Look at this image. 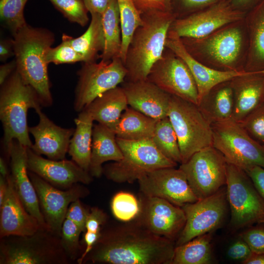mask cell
Instances as JSON below:
<instances>
[{
    "label": "cell",
    "mask_w": 264,
    "mask_h": 264,
    "mask_svg": "<svg viewBox=\"0 0 264 264\" xmlns=\"http://www.w3.org/2000/svg\"><path fill=\"white\" fill-rule=\"evenodd\" d=\"M240 30L232 28L213 35L205 42L207 53L218 63L227 66L233 63L240 52L242 38Z\"/></svg>",
    "instance_id": "31"
},
{
    "label": "cell",
    "mask_w": 264,
    "mask_h": 264,
    "mask_svg": "<svg viewBox=\"0 0 264 264\" xmlns=\"http://www.w3.org/2000/svg\"><path fill=\"white\" fill-rule=\"evenodd\" d=\"M14 56L12 39H2L0 42V61L4 62L9 58Z\"/></svg>",
    "instance_id": "52"
},
{
    "label": "cell",
    "mask_w": 264,
    "mask_h": 264,
    "mask_svg": "<svg viewBox=\"0 0 264 264\" xmlns=\"http://www.w3.org/2000/svg\"><path fill=\"white\" fill-rule=\"evenodd\" d=\"M147 80L171 95L198 104V89L190 70L166 47L162 57L152 66Z\"/></svg>",
    "instance_id": "13"
},
{
    "label": "cell",
    "mask_w": 264,
    "mask_h": 264,
    "mask_svg": "<svg viewBox=\"0 0 264 264\" xmlns=\"http://www.w3.org/2000/svg\"><path fill=\"white\" fill-rule=\"evenodd\" d=\"M152 140L164 156L177 164L182 163L177 137L168 117L157 120Z\"/></svg>",
    "instance_id": "35"
},
{
    "label": "cell",
    "mask_w": 264,
    "mask_h": 264,
    "mask_svg": "<svg viewBox=\"0 0 264 264\" xmlns=\"http://www.w3.org/2000/svg\"><path fill=\"white\" fill-rule=\"evenodd\" d=\"M100 234L101 232L96 233L88 231H85L84 242L86 244V248L81 257L77 260V262L78 264H82L83 263L84 258L91 250L98 240Z\"/></svg>",
    "instance_id": "50"
},
{
    "label": "cell",
    "mask_w": 264,
    "mask_h": 264,
    "mask_svg": "<svg viewBox=\"0 0 264 264\" xmlns=\"http://www.w3.org/2000/svg\"><path fill=\"white\" fill-rule=\"evenodd\" d=\"M107 215L102 209L97 207H91L87 218L86 231L100 232L102 227L107 222Z\"/></svg>",
    "instance_id": "48"
},
{
    "label": "cell",
    "mask_w": 264,
    "mask_h": 264,
    "mask_svg": "<svg viewBox=\"0 0 264 264\" xmlns=\"http://www.w3.org/2000/svg\"><path fill=\"white\" fill-rule=\"evenodd\" d=\"M6 178L7 190L0 206V238L30 235L44 228L25 208L16 192L10 174Z\"/></svg>",
    "instance_id": "21"
},
{
    "label": "cell",
    "mask_w": 264,
    "mask_h": 264,
    "mask_svg": "<svg viewBox=\"0 0 264 264\" xmlns=\"http://www.w3.org/2000/svg\"><path fill=\"white\" fill-rule=\"evenodd\" d=\"M240 123L251 137L264 147V102Z\"/></svg>",
    "instance_id": "42"
},
{
    "label": "cell",
    "mask_w": 264,
    "mask_h": 264,
    "mask_svg": "<svg viewBox=\"0 0 264 264\" xmlns=\"http://www.w3.org/2000/svg\"><path fill=\"white\" fill-rule=\"evenodd\" d=\"M60 237L41 228L26 236L0 238V264H68Z\"/></svg>",
    "instance_id": "5"
},
{
    "label": "cell",
    "mask_w": 264,
    "mask_h": 264,
    "mask_svg": "<svg viewBox=\"0 0 264 264\" xmlns=\"http://www.w3.org/2000/svg\"><path fill=\"white\" fill-rule=\"evenodd\" d=\"M15 59L0 66V85H2L16 69Z\"/></svg>",
    "instance_id": "53"
},
{
    "label": "cell",
    "mask_w": 264,
    "mask_h": 264,
    "mask_svg": "<svg viewBox=\"0 0 264 264\" xmlns=\"http://www.w3.org/2000/svg\"><path fill=\"white\" fill-rule=\"evenodd\" d=\"M264 200V168L253 166L244 170Z\"/></svg>",
    "instance_id": "49"
},
{
    "label": "cell",
    "mask_w": 264,
    "mask_h": 264,
    "mask_svg": "<svg viewBox=\"0 0 264 264\" xmlns=\"http://www.w3.org/2000/svg\"><path fill=\"white\" fill-rule=\"evenodd\" d=\"M128 106L122 88L117 86L98 96L84 110L89 113L94 121L114 131Z\"/></svg>",
    "instance_id": "26"
},
{
    "label": "cell",
    "mask_w": 264,
    "mask_h": 264,
    "mask_svg": "<svg viewBox=\"0 0 264 264\" xmlns=\"http://www.w3.org/2000/svg\"><path fill=\"white\" fill-rule=\"evenodd\" d=\"M82 232L74 222L66 218L62 225L60 239L63 248L71 262H77L82 254L80 242Z\"/></svg>",
    "instance_id": "39"
},
{
    "label": "cell",
    "mask_w": 264,
    "mask_h": 264,
    "mask_svg": "<svg viewBox=\"0 0 264 264\" xmlns=\"http://www.w3.org/2000/svg\"><path fill=\"white\" fill-rule=\"evenodd\" d=\"M77 75L74 108L80 112L98 96L123 83L127 70L122 60L117 58L83 63Z\"/></svg>",
    "instance_id": "10"
},
{
    "label": "cell",
    "mask_w": 264,
    "mask_h": 264,
    "mask_svg": "<svg viewBox=\"0 0 264 264\" xmlns=\"http://www.w3.org/2000/svg\"><path fill=\"white\" fill-rule=\"evenodd\" d=\"M42 107L35 90L23 81L16 69L1 85L0 119L4 132L2 145L9 159L13 140H17L25 147H32L27 122V112L30 109L37 111Z\"/></svg>",
    "instance_id": "4"
},
{
    "label": "cell",
    "mask_w": 264,
    "mask_h": 264,
    "mask_svg": "<svg viewBox=\"0 0 264 264\" xmlns=\"http://www.w3.org/2000/svg\"><path fill=\"white\" fill-rule=\"evenodd\" d=\"M35 189L41 212L50 231L60 237L63 222L69 205L88 196V189L76 183L67 189L57 188L33 172L28 171Z\"/></svg>",
    "instance_id": "14"
},
{
    "label": "cell",
    "mask_w": 264,
    "mask_h": 264,
    "mask_svg": "<svg viewBox=\"0 0 264 264\" xmlns=\"http://www.w3.org/2000/svg\"><path fill=\"white\" fill-rule=\"evenodd\" d=\"M11 176L18 196L27 211L41 226L48 229L41 212L35 189L28 175L27 147L17 140L12 142L9 152Z\"/></svg>",
    "instance_id": "22"
},
{
    "label": "cell",
    "mask_w": 264,
    "mask_h": 264,
    "mask_svg": "<svg viewBox=\"0 0 264 264\" xmlns=\"http://www.w3.org/2000/svg\"><path fill=\"white\" fill-rule=\"evenodd\" d=\"M70 22L86 26L89 22L88 11L82 0H49Z\"/></svg>",
    "instance_id": "40"
},
{
    "label": "cell",
    "mask_w": 264,
    "mask_h": 264,
    "mask_svg": "<svg viewBox=\"0 0 264 264\" xmlns=\"http://www.w3.org/2000/svg\"><path fill=\"white\" fill-rule=\"evenodd\" d=\"M225 186L231 231L264 223V200L243 169L227 162Z\"/></svg>",
    "instance_id": "7"
},
{
    "label": "cell",
    "mask_w": 264,
    "mask_h": 264,
    "mask_svg": "<svg viewBox=\"0 0 264 264\" xmlns=\"http://www.w3.org/2000/svg\"><path fill=\"white\" fill-rule=\"evenodd\" d=\"M239 237L246 243L253 253H264V223L245 228Z\"/></svg>",
    "instance_id": "43"
},
{
    "label": "cell",
    "mask_w": 264,
    "mask_h": 264,
    "mask_svg": "<svg viewBox=\"0 0 264 264\" xmlns=\"http://www.w3.org/2000/svg\"><path fill=\"white\" fill-rule=\"evenodd\" d=\"M233 91L232 118L240 123L264 100V71H250L230 81Z\"/></svg>",
    "instance_id": "24"
},
{
    "label": "cell",
    "mask_w": 264,
    "mask_h": 264,
    "mask_svg": "<svg viewBox=\"0 0 264 264\" xmlns=\"http://www.w3.org/2000/svg\"><path fill=\"white\" fill-rule=\"evenodd\" d=\"M36 112L39 116V123L28 128L29 132L35 139L31 149L36 154L44 155L50 159H65L75 129L57 125L41 110Z\"/></svg>",
    "instance_id": "20"
},
{
    "label": "cell",
    "mask_w": 264,
    "mask_h": 264,
    "mask_svg": "<svg viewBox=\"0 0 264 264\" xmlns=\"http://www.w3.org/2000/svg\"><path fill=\"white\" fill-rule=\"evenodd\" d=\"M116 140L122 159L103 167V174L112 181L132 183L150 172L177 165L159 151L152 139L128 140L116 137Z\"/></svg>",
    "instance_id": "6"
},
{
    "label": "cell",
    "mask_w": 264,
    "mask_h": 264,
    "mask_svg": "<svg viewBox=\"0 0 264 264\" xmlns=\"http://www.w3.org/2000/svg\"><path fill=\"white\" fill-rule=\"evenodd\" d=\"M140 211L134 219L152 233L176 242L186 223L181 207L164 199L141 194Z\"/></svg>",
    "instance_id": "16"
},
{
    "label": "cell",
    "mask_w": 264,
    "mask_h": 264,
    "mask_svg": "<svg viewBox=\"0 0 264 264\" xmlns=\"http://www.w3.org/2000/svg\"><path fill=\"white\" fill-rule=\"evenodd\" d=\"M123 158L114 132L98 123L93 125L89 173L92 177L103 174V164L108 161H118Z\"/></svg>",
    "instance_id": "25"
},
{
    "label": "cell",
    "mask_w": 264,
    "mask_h": 264,
    "mask_svg": "<svg viewBox=\"0 0 264 264\" xmlns=\"http://www.w3.org/2000/svg\"><path fill=\"white\" fill-rule=\"evenodd\" d=\"M78 199L69 205L66 218L74 222L82 231H86V223L89 210L85 208Z\"/></svg>",
    "instance_id": "45"
},
{
    "label": "cell",
    "mask_w": 264,
    "mask_h": 264,
    "mask_svg": "<svg viewBox=\"0 0 264 264\" xmlns=\"http://www.w3.org/2000/svg\"><path fill=\"white\" fill-rule=\"evenodd\" d=\"M133 1L141 15L152 11L171 12V0H133Z\"/></svg>",
    "instance_id": "47"
},
{
    "label": "cell",
    "mask_w": 264,
    "mask_h": 264,
    "mask_svg": "<svg viewBox=\"0 0 264 264\" xmlns=\"http://www.w3.org/2000/svg\"><path fill=\"white\" fill-rule=\"evenodd\" d=\"M0 176L5 178L10 175L6 161L2 157L0 158Z\"/></svg>",
    "instance_id": "57"
},
{
    "label": "cell",
    "mask_w": 264,
    "mask_h": 264,
    "mask_svg": "<svg viewBox=\"0 0 264 264\" xmlns=\"http://www.w3.org/2000/svg\"><path fill=\"white\" fill-rule=\"evenodd\" d=\"M157 120L128 107L122 114L114 132L116 137L125 140L152 139Z\"/></svg>",
    "instance_id": "30"
},
{
    "label": "cell",
    "mask_w": 264,
    "mask_h": 264,
    "mask_svg": "<svg viewBox=\"0 0 264 264\" xmlns=\"http://www.w3.org/2000/svg\"><path fill=\"white\" fill-rule=\"evenodd\" d=\"M243 264H264V253L254 254L245 261Z\"/></svg>",
    "instance_id": "55"
},
{
    "label": "cell",
    "mask_w": 264,
    "mask_h": 264,
    "mask_svg": "<svg viewBox=\"0 0 264 264\" xmlns=\"http://www.w3.org/2000/svg\"><path fill=\"white\" fill-rule=\"evenodd\" d=\"M137 181L141 194L146 197L161 198L181 207L198 200L185 173L179 168L158 169L146 174Z\"/></svg>",
    "instance_id": "15"
},
{
    "label": "cell",
    "mask_w": 264,
    "mask_h": 264,
    "mask_svg": "<svg viewBox=\"0 0 264 264\" xmlns=\"http://www.w3.org/2000/svg\"><path fill=\"white\" fill-rule=\"evenodd\" d=\"M128 105L156 120L167 117L171 95L147 80L124 81L122 86Z\"/></svg>",
    "instance_id": "23"
},
{
    "label": "cell",
    "mask_w": 264,
    "mask_h": 264,
    "mask_svg": "<svg viewBox=\"0 0 264 264\" xmlns=\"http://www.w3.org/2000/svg\"><path fill=\"white\" fill-rule=\"evenodd\" d=\"M165 46L180 58L190 70L197 85L198 102L216 86L250 72L245 70H220L204 66L189 53L181 38L171 29Z\"/></svg>",
    "instance_id": "18"
},
{
    "label": "cell",
    "mask_w": 264,
    "mask_h": 264,
    "mask_svg": "<svg viewBox=\"0 0 264 264\" xmlns=\"http://www.w3.org/2000/svg\"><path fill=\"white\" fill-rule=\"evenodd\" d=\"M176 242L156 235L134 219L102 227L82 264H172Z\"/></svg>",
    "instance_id": "1"
},
{
    "label": "cell",
    "mask_w": 264,
    "mask_h": 264,
    "mask_svg": "<svg viewBox=\"0 0 264 264\" xmlns=\"http://www.w3.org/2000/svg\"><path fill=\"white\" fill-rule=\"evenodd\" d=\"M111 209L117 220L127 222L135 219L140 211L139 200L132 194L119 192L112 198Z\"/></svg>",
    "instance_id": "38"
},
{
    "label": "cell",
    "mask_w": 264,
    "mask_h": 264,
    "mask_svg": "<svg viewBox=\"0 0 264 264\" xmlns=\"http://www.w3.org/2000/svg\"><path fill=\"white\" fill-rule=\"evenodd\" d=\"M213 146L227 163L245 170L264 168V147L251 137L241 124L232 118L211 124Z\"/></svg>",
    "instance_id": "9"
},
{
    "label": "cell",
    "mask_w": 264,
    "mask_h": 264,
    "mask_svg": "<svg viewBox=\"0 0 264 264\" xmlns=\"http://www.w3.org/2000/svg\"><path fill=\"white\" fill-rule=\"evenodd\" d=\"M228 82L213 88L198 103V106L211 124L232 117L234 109L233 91Z\"/></svg>",
    "instance_id": "27"
},
{
    "label": "cell",
    "mask_w": 264,
    "mask_h": 264,
    "mask_svg": "<svg viewBox=\"0 0 264 264\" xmlns=\"http://www.w3.org/2000/svg\"><path fill=\"white\" fill-rule=\"evenodd\" d=\"M101 16L104 47L99 58L106 61H110L117 58H120L122 32L116 0H111Z\"/></svg>",
    "instance_id": "32"
},
{
    "label": "cell",
    "mask_w": 264,
    "mask_h": 264,
    "mask_svg": "<svg viewBox=\"0 0 264 264\" xmlns=\"http://www.w3.org/2000/svg\"><path fill=\"white\" fill-rule=\"evenodd\" d=\"M253 252L246 243L239 237L228 247L226 255L231 260L240 262L242 264L248 260Z\"/></svg>",
    "instance_id": "46"
},
{
    "label": "cell",
    "mask_w": 264,
    "mask_h": 264,
    "mask_svg": "<svg viewBox=\"0 0 264 264\" xmlns=\"http://www.w3.org/2000/svg\"><path fill=\"white\" fill-rule=\"evenodd\" d=\"M228 207L225 186L208 197L184 205L181 208L185 214L186 223L176 241V246L214 232L225 220Z\"/></svg>",
    "instance_id": "12"
},
{
    "label": "cell",
    "mask_w": 264,
    "mask_h": 264,
    "mask_svg": "<svg viewBox=\"0 0 264 264\" xmlns=\"http://www.w3.org/2000/svg\"><path fill=\"white\" fill-rule=\"evenodd\" d=\"M167 117L177 137L181 163L196 152L213 146L211 124L196 104L171 95Z\"/></svg>",
    "instance_id": "8"
},
{
    "label": "cell",
    "mask_w": 264,
    "mask_h": 264,
    "mask_svg": "<svg viewBox=\"0 0 264 264\" xmlns=\"http://www.w3.org/2000/svg\"><path fill=\"white\" fill-rule=\"evenodd\" d=\"M220 0H171V12L176 18L178 14L192 12L202 7L212 5Z\"/></svg>",
    "instance_id": "44"
},
{
    "label": "cell",
    "mask_w": 264,
    "mask_h": 264,
    "mask_svg": "<svg viewBox=\"0 0 264 264\" xmlns=\"http://www.w3.org/2000/svg\"><path fill=\"white\" fill-rule=\"evenodd\" d=\"M141 16L143 23L134 31L125 56V81L147 80L152 66L163 54L168 33L176 18L171 12L152 11Z\"/></svg>",
    "instance_id": "3"
},
{
    "label": "cell",
    "mask_w": 264,
    "mask_h": 264,
    "mask_svg": "<svg viewBox=\"0 0 264 264\" xmlns=\"http://www.w3.org/2000/svg\"><path fill=\"white\" fill-rule=\"evenodd\" d=\"M46 61L48 64L53 63L55 65L83 62L82 57L70 44L66 34H63L61 44L48 49Z\"/></svg>",
    "instance_id": "41"
},
{
    "label": "cell",
    "mask_w": 264,
    "mask_h": 264,
    "mask_svg": "<svg viewBox=\"0 0 264 264\" xmlns=\"http://www.w3.org/2000/svg\"><path fill=\"white\" fill-rule=\"evenodd\" d=\"M250 21L253 62L247 71H264V0H261L254 6Z\"/></svg>",
    "instance_id": "34"
},
{
    "label": "cell",
    "mask_w": 264,
    "mask_h": 264,
    "mask_svg": "<svg viewBox=\"0 0 264 264\" xmlns=\"http://www.w3.org/2000/svg\"><path fill=\"white\" fill-rule=\"evenodd\" d=\"M261 0H231V3L232 5L237 7H246L254 6Z\"/></svg>",
    "instance_id": "54"
},
{
    "label": "cell",
    "mask_w": 264,
    "mask_h": 264,
    "mask_svg": "<svg viewBox=\"0 0 264 264\" xmlns=\"http://www.w3.org/2000/svg\"><path fill=\"white\" fill-rule=\"evenodd\" d=\"M90 15L89 26L82 35L73 38L66 34L70 44L82 57L83 63L96 61L104 47L101 14Z\"/></svg>",
    "instance_id": "29"
},
{
    "label": "cell",
    "mask_w": 264,
    "mask_h": 264,
    "mask_svg": "<svg viewBox=\"0 0 264 264\" xmlns=\"http://www.w3.org/2000/svg\"><path fill=\"white\" fill-rule=\"evenodd\" d=\"M88 12L91 14H102L111 0H82Z\"/></svg>",
    "instance_id": "51"
},
{
    "label": "cell",
    "mask_w": 264,
    "mask_h": 264,
    "mask_svg": "<svg viewBox=\"0 0 264 264\" xmlns=\"http://www.w3.org/2000/svg\"><path fill=\"white\" fill-rule=\"evenodd\" d=\"M27 0H0V20L12 34L27 24L23 10Z\"/></svg>",
    "instance_id": "37"
},
{
    "label": "cell",
    "mask_w": 264,
    "mask_h": 264,
    "mask_svg": "<svg viewBox=\"0 0 264 264\" xmlns=\"http://www.w3.org/2000/svg\"><path fill=\"white\" fill-rule=\"evenodd\" d=\"M179 168L185 173L198 199L215 194L226 185L227 162L213 146L196 152Z\"/></svg>",
    "instance_id": "11"
},
{
    "label": "cell",
    "mask_w": 264,
    "mask_h": 264,
    "mask_svg": "<svg viewBox=\"0 0 264 264\" xmlns=\"http://www.w3.org/2000/svg\"><path fill=\"white\" fill-rule=\"evenodd\" d=\"M74 121L76 128L70 139L68 154L77 165L89 172L94 120L83 110Z\"/></svg>",
    "instance_id": "28"
},
{
    "label": "cell",
    "mask_w": 264,
    "mask_h": 264,
    "mask_svg": "<svg viewBox=\"0 0 264 264\" xmlns=\"http://www.w3.org/2000/svg\"></svg>",
    "instance_id": "58"
},
{
    "label": "cell",
    "mask_w": 264,
    "mask_h": 264,
    "mask_svg": "<svg viewBox=\"0 0 264 264\" xmlns=\"http://www.w3.org/2000/svg\"><path fill=\"white\" fill-rule=\"evenodd\" d=\"M120 19L122 47L120 58L124 63L129 44L135 30L143 23L133 0H116Z\"/></svg>",
    "instance_id": "36"
},
{
    "label": "cell",
    "mask_w": 264,
    "mask_h": 264,
    "mask_svg": "<svg viewBox=\"0 0 264 264\" xmlns=\"http://www.w3.org/2000/svg\"><path fill=\"white\" fill-rule=\"evenodd\" d=\"M28 170L34 173L53 186L67 189L76 183L88 184L93 177L72 160L45 158L27 148Z\"/></svg>",
    "instance_id": "19"
},
{
    "label": "cell",
    "mask_w": 264,
    "mask_h": 264,
    "mask_svg": "<svg viewBox=\"0 0 264 264\" xmlns=\"http://www.w3.org/2000/svg\"><path fill=\"white\" fill-rule=\"evenodd\" d=\"M242 15L230 2L222 0L204 11L176 18L170 29L181 38L199 39L224 25L240 20Z\"/></svg>",
    "instance_id": "17"
},
{
    "label": "cell",
    "mask_w": 264,
    "mask_h": 264,
    "mask_svg": "<svg viewBox=\"0 0 264 264\" xmlns=\"http://www.w3.org/2000/svg\"><path fill=\"white\" fill-rule=\"evenodd\" d=\"M16 70L37 93L43 107L52 105L46 54L55 38L48 29L28 24L13 34Z\"/></svg>",
    "instance_id": "2"
},
{
    "label": "cell",
    "mask_w": 264,
    "mask_h": 264,
    "mask_svg": "<svg viewBox=\"0 0 264 264\" xmlns=\"http://www.w3.org/2000/svg\"><path fill=\"white\" fill-rule=\"evenodd\" d=\"M7 178L0 176V206L2 204L7 190Z\"/></svg>",
    "instance_id": "56"
},
{
    "label": "cell",
    "mask_w": 264,
    "mask_h": 264,
    "mask_svg": "<svg viewBox=\"0 0 264 264\" xmlns=\"http://www.w3.org/2000/svg\"><path fill=\"white\" fill-rule=\"evenodd\" d=\"M214 231L176 246L172 264H209L213 262L212 241Z\"/></svg>",
    "instance_id": "33"
}]
</instances>
